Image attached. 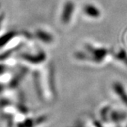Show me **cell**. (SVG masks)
Segmentation results:
<instances>
[{
  "mask_svg": "<svg viewBox=\"0 0 127 127\" xmlns=\"http://www.w3.org/2000/svg\"><path fill=\"white\" fill-rule=\"evenodd\" d=\"M112 89L113 90L115 95L120 99V100L124 105L127 106V92L123 84L120 82H115L112 86Z\"/></svg>",
  "mask_w": 127,
  "mask_h": 127,
  "instance_id": "6da1fadb",
  "label": "cell"
},
{
  "mask_svg": "<svg viewBox=\"0 0 127 127\" xmlns=\"http://www.w3.org/2000/svg\"><path fill=\"white\" fill-rule=\"evenodd\" d=\"M22 58L25 60L31 62L32 64H38V62H41L44 60V54H40L38 56H30L29 54H25Z\"/></svg>",
  "mask_w": 127,
  "mask_h": 127,
  "instance_id": "277c9868",
  "label": "cell"
},
{
  "mask_svg": "<svg viewBox=\"0 0 127 127\" xmlns=\"http://www.w3.org/2000/svg\"><path fill=\"white\" fill-rule=\"evenodd\" d=\"M74 10V5L71 1H68L64 6L62 14H61V22L63 23H68L70 21Z\"/></svg>",
  "mask_w": 127,
  "mask_h": 127,
  "instance_id": "7a4b0ae2",
  "label": "cell"
},
{
  "mask_svg": "<svg viewBox=\"0 0 127 127\" xmlns=\"http://www.w3.org/2000/svg\"><path fill=\"white\" fill-rule=\"evenodd\" d=\"M37 36L38 38L41 40L42 41L44 42H46V43H49L52 41V37L49 34H48L47 32H44V31H41V30H39L37 32Z\"/></svg>",
  "mask_w": 127,
  "mask_h": 127,
  "instance_id": "5b68a950",
  "label": "cell"
},
{
  "mask_svg": "<svg viewBox=\"0 0 127 127\" xmlns=\"http://www.w3.org/2000/svg\"><path fill=\"white\" fill-rule=\"evenodd\" d=\"M84 11L87 15L91 18H98L100 15V12H99V10L96 6L93 5H86L84 6Z\"/></svg>",
  "mask_w": 127,
  "mask_h": 127,
  "instance_id": "3957f363",
  "label": "cell"
}]
</instances>
